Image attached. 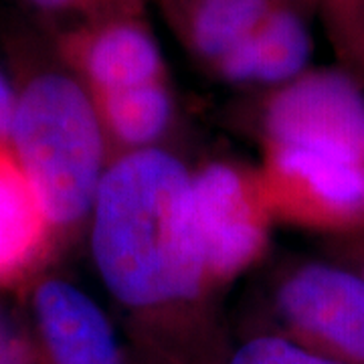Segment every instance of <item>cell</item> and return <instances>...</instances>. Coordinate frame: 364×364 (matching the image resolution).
<instances>
[{"label":"cell","mask_w":364,"mask_h":364,"mask_svg":"<svg viewBox=\"0 0 364 364\" xmlns=\"http://www.w3.org/2000/svg\"><path fill=\"white\" fill-rule=\"evenodd\" d=\"M31 310L43 364H126L104 310L65 279H41Z\"/></svg>","instance_id":"cell-7"},{"label":"cell","mask_w":364,"mask_h":364,"mask_svg":"<svg viewBox=\"0 0 364 364\" xmlns=\"http://www.w3.org/2000/svg\"><path fill=\"white\" fill-rule=\"evenodd\" d=\"M14 112H16V91L11 81L0 73V144H11Z\"/></svg>","instance_id":"cell-16"},{"label":"cell","mask_w":364,"mask_h":364,"mask_svg":"<svg viewBox=\"0 0 364 364\" xmlns=\"http://www.w3.org/2000/svg\"><path fill=\"white\" fill-rule=\"evenodd\" d=\"M324 14L340 55L364 71V0H299Z\"/></svg>","instance_id":"cell-12"},{"label":"cell","mask_w":364,"mask_h":364,"mask_svg":"<svg viewBox=\"0 0 364 364\" xmlns=\"http://www.w3.org/2000/svg\"><path fill=\"white\" fill-rule=\"evenodd\" d=\"M196 223L213 291L251 269L269 247L273 217L257 170L210 162L193 172Z\"/></svg>","instance_id":"cell-4"},{"label":"cell","mask_w":364,"mask_h":364,"mask_svg":"<svg viewBox=\"0 0 364 364\" xmlns=\"http://www.w3.org/2000/svg\"><path fill=\"white\" fill-rule=\"evenodd\" d=\"M90 95L104 126L112 160L114 146L117 148L116 158L156 148L154 144L168 130L174 112L168 79Z\"/></svg>","instance_id":"cell-11"},{"label":"cell","mask_w":364,"mask_h":364,"mask_svg":"<svg viewBox=\"0 0 364 364\" xmlns=\"http://www.w3.org/2000/svg\"><path fill=\"white\" fill-rule=\"evenodd\" d=\"M144 364H170V363H164V360H158V358H152V356H148V360Z\"/></svg>","instance_id":"cell-18"},{"label":"cell","mask_w":364,"mask_h":364,"mask_svg":"<svg viewBox=\"0 0 364 364\" xmlns=\"http://www.w3.org/2000/svg\"><path fill=\"white\" fill-rule=\"evenodd\" d=\"M284 338L342 364H364V279L350 267L306 263L273 298Z\"/></svg>","instance_id":"cell-5"},{"label":"cell","mask_w":364,"mask_h":364,"mask_svg":"<svg viewBox=\"0 0 364 364\" xmlns=\"http://www.w3.org/2000/svg\"><path fill=\"white\" fill-rule=\"evenodd\" d=\"M69 73L90 93L124 90L166 77V63L144 13L85 21L59 37Z\"/></svg>","instance_id":"cell-6"},{"label":"cell","mask_w":364,"mask_h":364,"mask_svg":"<svg viewBox=\"0 0 364 364\" xmlns=\"http://www.w3.org/2000/svg\"><path fill=\"white\" fill-rule=\"evenodd\" d=\"M33 9L47 14H77L85 21L109 14L144 13L146 0H26Z\"/></svg>","instance_id":"cell-14"},{"label":"cell","mask_w":364,"mask_h":364,"mask_svg":"<svg viewBox=\"0 0 364 364\" xmlns=\"http://www.w3.org/2000/svg\"><path fill=\"white\" fill-rule=\"evenodd\" d=\"M223 364H342L308 352L279 334H265L235 348Z\"/></svg>","instance_id":"cell-13"},{"label":"cell","mask_w":364,"mask_h":364,"mask_svg":"<svg viewBox=\"0 0 364 364\" xmlns=\"http://www.w3.org/2000/svg\"><path fill=\"white\" fill-rule=\"evenodd\" d=\"M282 0H170L182 41L213 67L237 49Z\"/></svg>","instance_id":"cell-10"},{"label":"cell","mask_w":364,"mask_h":364,"mask_svg":"<svg viewBox=\"0 0 364 364\" xmlns=\"http://www.w3.org/2000/svg\"><path fill=\"white\" fill-rule=\"evenodd\" d=\"M0 364H43L39 348L6 312L0 310Z\"/></svg>","instance_id":"cell-15"},{"label":"cell","mask_w":364,"mask_h":364,"mask_svg":"<svg viewBox=\"0 0 364 364\" xmlns=\"http://www.w3.org/2000/svg\"><path fill=\"white\" fill-rule=\"evenodd\" d=\"M257 178L273 221L314 233H364V140L263 146Z\"/></svg>","instance_id":"cell-3"},{"label":"cell","mask_w":364,"mask_h":364,"mask_svg":"<svg viewBox=\"0 0 364 364\" xmlns=\"http://www.w3.org/2000/svg\"><path fill=\"white\" fill-rule=\"evenodd\" d=\"M310 57L312 37L306 21L282 0L247 39L213 65V71L229 83L279 87L308 71Z\"/></svg>","instance_id":"cell-9"},{"label":"cell","mask_w":364,"mask_h":364,"mask_svg":"<svg viewBox=\"0 0 364 364\" xmlns=\"http://www.w3.org/2000/svg\"><path fill=\"white\" fill-rule=\"evenodd\" d=\"M91 255L107 291L144 324L148 352L210 364L195 310L213 287L196 223L193 172L160 148L109 162L91 210Z\"/></svg>","instance_id":"cell-1"},{"label":"cell","mask_w":364,"mask_h":364,"mask_svg":"<svg viewBox=\"0 0 364 364\" xmlns=\"http://www.w3.org/2000/svg\"><path fill=\"white\" fill-rule=\"evenodd\" d=\"M11 148L35 186L59 241L91 219L112 162L87 90L71 73L47 71L16 91Z\"/></svg>","instance_id":"cell-2"},{"label":"cell","mask_w":364,"mask_h":364,"mask_svg":"<svg viewBox=\"0 0 364 364\" xmlns=\"http://www.w3.org/2000/svg\"><path fill=\"white\" fill-rule=\"evenodd\" d=\"M59 243L11 144H0V289L31 282Z\"/></svg>","instance_id":"cell-8"},{"label":"cell","mask_w":364,"mask_h":364,"mask_svg":"<svg viewBox=\"0 0 364 364\" xmlns=\"http://www.w3.org/2000/svg\"><path fill=\"white\" fill-rule=\"evenodd\" d=\"M352 239H354V247L350 253V269L364 279V233Z\"/></svg>","instance_id":"cell-17"}]
</instances>
